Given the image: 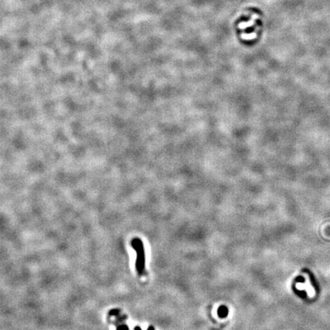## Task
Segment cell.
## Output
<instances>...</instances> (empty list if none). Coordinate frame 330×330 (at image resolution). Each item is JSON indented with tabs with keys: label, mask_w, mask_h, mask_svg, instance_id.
I'll return each mask as SVG.
<instances>
[{
	"label": "cell",
	"mask_w": 330,
	"mask_h": 330,
	"mask_svg": "<svg viewBox=\"0 0 330 330\" xmlns=\"http://www.w3.org/2000/svg\"><path fill=\"white\" fill-rule=\"evenodd\" d=\"M73 156L75 157H81L85 154V148L83 146H74L70 151Z\"/></svg>",
	"instance_id": "cell-2"
},
{
	"label": "cell",
	"mask_w": 330,
	"mask_h": 330,
	"mask_svg": "<svg viewBox=\"0 0 330 330\" xmlns=\"http://www.w3.org/2000/svg\"><path fill=\"white\" fill-rule=\"evenodd\" d=\"M28 169L32 173H43L45 170V166L40 160H32L28 164Z\"/></svg>",
	"instance_id": "cell-1"
}]
</instances>
